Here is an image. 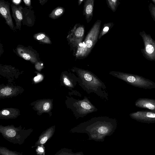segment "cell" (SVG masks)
Segmentation results:
<instances>
[{"instance_id": "obj_1", "label": "cell", "mask_w": 155, "mask_h": 155, "mask_svg": "<svg viewBox=\"0 0 155 155\" xmlns=\"http://www.w3.org/2000/svg\"><path fill=\"white\" fill-rule=\"evenodd\" d=\"M117 123L115 118L107 116L94 117L71 129L72 133H85L89 140L103 142L115 132Z\"/></svg>"}, {"instance_id": "obj_2", "label": "cell", "mask_w": 155, "mask_h": 155, "mask_svg": "<svg viewBox=\"0 0 155 155\" xmlns=\"http://www.w3.org/2000/svg\"><path fill=\"white\" fill-rule=\"evenodd\" d=\"M66 102L68 107L71 110L77 119L98 110L86 97L78 99L68 97Z\"/></svg>"}, {"instance_id": "obj_3", "label": "cell", "mask_w": 155, "mask_h": 155, "mask_svg": "<svg viewBox=\"0 0 155 155\" xmlns=\"http://www.w3.org/2000/svg\"><path fill=\"white\" fill-rule=\"evenodd\" d=\"M33 130L22 129L20 126L15 127L13 126H0V131L4 137L7 140L14 143L22 144Z\"/></svg>"}, {"instance_id": "obj_4", "label": "cell", "mask_w": 155, "mask_h": 155, "mask_svg": "<svg viewBox=\"0 0 155 155\" xmlns=\"http://www.w3.org/2000/svg\"><path fill=\"white\" fill-rule=\"evenodd\" d=\"M120 78L128 84L136 87L144 89L155 88V83L141 76L126 73H120Z\"/></svg>"}, {"instance_id": "obj_5", "label": "cell", "mask_w": 155, "mask_h": 155, "mask_svg": "<svg viewBox=\"0 0 155 155\" xmlns=\"http://www.w3.org/2000/svg\"><path fill=\"white\" fill-rule=\"evenodd\" d=\"M144 43V48L141 51L143 56L147 59L155 61V41L151 36L144 31L140 33Z\"/></svg>"}, {"instance_id": "obj_6", "label": "cell", "mask_w": 155, "mask_h": 155, "mask_svg": "<svg viewBox=\"0 0 155 155\" xmlns=\"http://www.w3.org/2000/svg\"><path fill=\"white\" fill-rule=\"evenodd\" d=\"M129 116L137 122L148 124L155 123V113L151 111H137L130 113Z\"/></svg>"}, {"instance_id": "obj_7", "label": "cell", "mask_w": 155, "mask_h": 155, "mask_svg": "<svg viewBox=\"0 0 155 155\" xmlns=\"http://www.w3.org/2000/svg\"><path fill=\"white\" fill-rule=\"evenodd\" d=\"M10 4L4 0H0V13L4 18L6 24L13 30H15L10 8Z\"/></svg>"}, {"instance_id": "obj_8", "label": "cell", "mask_w": 155, "mask_h": 155, "mask_svg": "<svg viewBox=\"0 0 155 155\" xmlns=\"http://www.w3.org/2000/svg\"><path fill=\"white\" fill-rule=\"evenodd\" d=\"M12 12V16L16 23L15 28L20 30L23 20L22 7L18 5L12 3L11 5Z\"/></svg>"}, {"instance_id": "obj_9", "label": "cell", "mask_w": 155, "mask_h": 155, "mask_svg": "<svg viewBox=\"0 0 155 155\" xmlns=\"http://www.w3.org/2000/svg\"><path fill=\"white\" fill-rule=\"evenodd\" d=\"M136 107L148 109L155 113V99L141 98L138 99L135 102Z\"/></svg>"}, {"instance_id": "obj_10", "label": "cell", "mask_w": 155, "mask_h": 155, "mask_svg": "<svg viewBox=\"0 0 155 155\" xmlns=\"http://www.w3.org/2000/svg\"><path fill=\"white\" fill-rule=\"evenodd\" d=\"M95 0H84L83 15L85 16L87 23L92 20L93 15Z\"/></svg>"}, {"instance_id": "obj_11", "label": "cell", "mask_w": 155, "mask_h": 155, "mask_svg": "<svg viewBox=\"0 0 155 155\" xmlns=\"http://www.w3.org/2000/svg\"><path fill=\"white\" fill-rule=\"evenodd\" d=\"M23 18L22 23L23 25L32 26L35 23V17L33 10L28 9L26 7L22 9Z\"/></svg>"}, {"instance_id": "obj_12", "label": "cell", "mask_w": 155, "mask_h": 155, "mask_svg": "<svg viewBox=\"0 0 155 155\" xmlns=\"http://www.w3.org/2000/svg\"><path fill=\"white\" fill-rule=\"evenodd\" d=\"M55 129V126H52L43 132L39 137L38 140L35 143V145L32 147V148L35 147L46 143L52 136Z\"/></svg>"}, {"instance_id": "obj_13", "label": "cell", "mask_w": 155, "mask_h": 155, "mask_svg": "<svg viewBox=\"0 0 155 155\" xmlns=\"http://www.w3.org/2000/svg\"><path fill=\"white\" fill-rule=\"evenodd\" d=\"M20 115V111L17 109L9 108L2 109L0 112V118L2 119H13Z\"/></svg>"}, {"instance_id": "obj_14", "label": "cell", "mask_w": 155, "mask_h": 155, "mask_svg": "<svg viewBox=\"0 0 155 155\" xmlns=\"http://www.w3.org/2000/svg\"><path fill=\"white\" fill-rule=\"evenodd\" d=\"M50 100H42L37 102L35 106L37 110L41 113L50 111L52 107Z\"/></svg>"}, {"instance_id": "obj_15", "label": "cell", "mask_w": 155, "mask_h": 155, "mask_svg": "<svg viewBox=\"0 0 155 155\" xmlns=\"http://www.w3.org/2000/svg\"><path fill=\"white\" fill-rule=\"evenodd\" d=\"M18 54L24 59L35 62L37 61L34 54L29 50L25 48H18L17 49Z\"/></svg>"}, {"instance_id": "obj_16", "label": "cell", "mask_w": 155, "mask_h": 155, "mask_svg": "<svg viewBox=\"0 0 155 155\" xmlns=\"http://www.w3.org/2000/svg\"><path fill=\"white\" fill-rule=\"evenodd\" d=\"M17 90L9 87H5L0 90L1 98L11 97L17 94Z\"/></svg>"}, {"instance_id": "obj_17", "label": "cell", "mask_w": 155, "mask_h": 155, "mask_svg": "<svg viewBox=\"0 0 155 155\" xmlns=\"http://www.w3.org/2000/svg\"><path fill=\"white\" fill-rule=\"evenodd\" d=\"M84 27L79 23L76 24L71 31V35H74L77 38H81L84 35Z\"/></svg>"}, {"instance_id": "obj_18", "label": "cell", "mask_w": 155, "mask_h": 155, "mask_svg": "<svg viewBox=\"0 0 155 155\" xmlns=\"http://www.w3.org/2000/svg\"><path fill=\"white\" fill-rule=\"evenodd\" d=\"M65 11V8L61 6H58L54 9L49 15V18L52 19H56L62 15Z\"/></svg>"}, {"instance_id": "obj_19", "label": "cell", "mask_w": 155, "mask_h": 155, "mask_svg": "<svg viewBox=\"0 0 155 155\" xmlns=\"http://www.w3.org/2000/svg\"><path fill=\"white\" fill-rule=\"evenodd\" d=\"M34 37L37 40L45 43H50L51 41L43 33H38L35 34Z\"/></svg>"}, {"instance_id": "obj_20", "label": "cell", "mask_w": 155, "mask_h": 155, "mask_svg": "<svg viewBox=\"0 0 155 155\" xmlns=\"http://www.w3.org/2000/svg\"><path fill=\"white\" fill-rule=\"evenodd\" d=\"M120 0H106L108 7L113 12H115L120 4Z\"/></svg>"}, {"instance_id": "obj_21", "label": "cell", "mask_w": 155, "mask_h": 155, "mask_svg": "<svg viewBox=\"0 0 155 155\" xmlns=\"http://www.w3.org/2000/svg\"><path fill=\"white\" fill-rule=\"evenodd\" d=\"M0 153L2 155H19L21 154L18 152L9 150L5 147H0Z\"/></svg>"}, {"instance_id": "obj_22", "label": "cell", "mask_w": 155, "mask_h": 155, "mask_svg": "<svg viewBox=\"0 0 155 155\" xmlns=\"http://www.w3.org/2000/svg\"><path fill=\"white\" fill-rule=\"evenodd\" d=\"M114 24L113 22H109L104 24L103 27L101 34L102 35L105 34L108 31L110 28L112 27Z\"/></svg>"}, {"instance_id": "obj_23", "label": "cell", "mask_w": 155, "mask_h": 155, "mask_svg": "<svg viewBox=\"0 0 155 155\" xmlns=\"http://www.w3.org/2000/svg\"><path fill=\"white\" fill-rule=\"evenodd\" d=\"M93 41L91 39H88L87 40L85 43H84L83 44H81L79 45L80 46H83L84 47H86L87 48H90L93 45Z\"/></svg>"}, {"instance_id": "obj_24", "label": "cell", "mask_w": 155, "mask_h": 155, "mask_svg": "<svg viewBox=\"0 0 155 155\" xmlns=\"http://www.w3.org/2000/svg\"><path fill=\"white\" fill-rule=\"evenodd\" d=\"M36 151L37 153L38 154L45 155V150L43 144L38 146V147L36 149Z\"/></svg>"}, {"instance_id": "obj_25", "label": "cell", "mask_w": 155, "mask_h": 155, "mask_svg": "<svg viewBox=\"0 0 155 155\" xmlns=\"http://www.w3.org/2000/svg\"><path fill=\"white\" fill-rule=\"evenodd\" d=\"M43 79V76L41 74L38 73L36 76L34 78L33 80L35 82L38 83L41 81Z\"/></svg>"}, {"instance_id": "obj_26", "label": "cell", "mask_w": 155, "mask_h": 155, "mask_svg": "<svg viewBox=\"0 0 155 155\" xmlns=\"http://www.w3.org/2000/svg\"><path fill=\"white\" fill-rule=\"evenodd\" d=\"M63 80L64 83L66 85L70 87H72L71 82L66 77L64 76Z\"/></svg>"}, {"instance_id": "obj_27", "label": "cell", "mask_w": 155, "mask_h": 155, "mask_svg": "<svg viewBox=\"0 0 155 155\" xmlns=\"http://www.w3.org/2000/svg\"><path fill=\"white\" fill-rule=\"evenodd\" d=\"M36 69L38 70H40L43 68V64L40 62H37L35 65Z\"/></svg>"}, {"instance_id": "obj_28", "label": "cell", "mask_w": 155, "mask_h": 155, "mask_svg": "<svg viewBox=\"0 0 155 155\" xmlns=\"http://www.w3.org/2000/svg\"><path fill=\"white\" fill-rule=\"evenodd\" d=\"M84 78L85 80L87 81H91L92 79L91 76L88 74H84Z\"/></svg>"}, {"instance_id": "obj_29", "label": "cell", "mask_w": 155, "mask_h": 155, "mask_svg": "<svg viewBox=\"0 0 155 155\" xmlns=\"http://www.w3.org/2000/svg\"><path fill=\"white\" fill-rule=\"evenodd\" d=\"M25 5L28 6L30 7L31 5V0H23Z\"/></svg>"}, {"instance_id": "obj_30", "label": "cell", "mask_w": 155, "mask_h": 155, "mask_svg": "<svg viewBox=\"0 0 155 155\" xmlns=\"http://www.w3.org/2000/svg\"><path fill=\"white\" fill-rule=\"evenodd\" d=\"M48 0H38L40 4L41 5H44L45 3H46Z\"/></svg>"}, {"instance_id": "obj_31", "label": "cell", "mask_w": 155, "mask_h": 155, "mask_svg": "<svg viewBox=\"0 0 155 155\" xmlns=\"http://www.w3.org/2000/svg\"><path fill=\"white\" fill-rule=\"evenodd\" d=\"M84 1V0H78V5H80Z\"/></svg>"}, {"instance_id": "obj_32", "label": "cell", "mask_w": 155, "mask_h": 155, "mask_svg": "<svg viewBox=\"0 0 155 155\" xmlns=\"http://www.w3.org/2000/svg\"><path fill=\"white\" fill-rule=\"evenodd\" d=\"M154 0V1H155V0Z\"/></svg>"}]
</instances>
